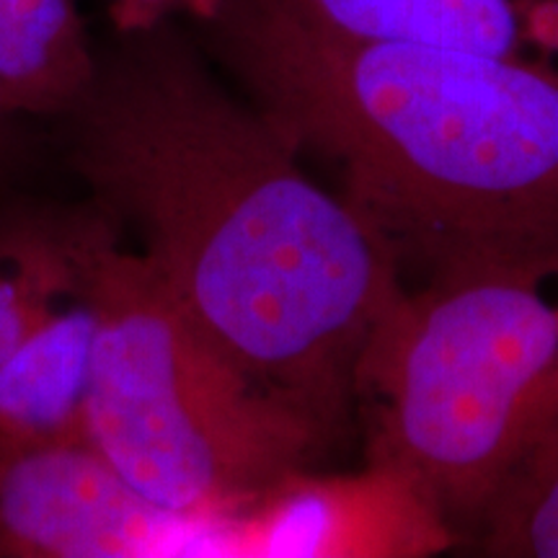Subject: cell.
I'll list each match as a JSON object with an SVG mask.
<instances>
[{
	"label": "cell",
	"instance_id": "cell-1",
	"mask_svg": "<svg viewBox=\"0 0 558 558\" xmlns=\"http://www.w3.org/2000/svg\"><path fill=\"white\" fill-rule=\"evenodd\" d=\"M68 158L177 303L251 383L344 422L399 259L169 21L128 26L62 114Z\"/></svg>",
	"mask_w": 558,
	"mask_h": 558
},
{
	"label": "cell",
	"instance_id": "cell-2",
	"mask_svg": "<svg viewBox=\"0 0 558 558\" xmlns=\"http://www.w3.org/2000/svg\"><path fill=\"white\" fill-rule=\"evenodd\" d=\"M213 58L429 277H558V68L333 37L275 0H194Z\"/></svg>",
	"mask_w": 558,
	"mask_h": 558
},
{
	"label": "cell",
	"instance_id": "cell-3",
	"mask_svg": "<svg viewBox=\"0 0 558 558\" xmlns=\"http://www.w3.org/2000/svg\"><path fill=\"white\" fill-rule=\"evenodd\" d=\"M78 259L96 318L83 435L145 499L222 527L329 445L209 344L101 215L78 218Z\"/></svg>",
	"mask_w": 558,
	"mask_h": 558
},
{
	"label": "cell",
	"instance_id": "cell-4",
	"mask_svg": "<svg viewBox=\"0 0 558 558\" xmlns=\"http://www.w3.org/2000/svg\"><path fill=\"white\" fill-rule=\"evenodd\" d=\"M525 269H463L403 290L357 369L369 463L399 473L452 533L558 435V303Z\"/></svg>",
	"mask_w": 558,
	"mask_h": 558
},
{
	"label": "cell",
	"instance_id": "cell-5",
	"mask_svg": "<svg viewBox=\"0 0 558 558\" xmlns=\"http://www.w3.org/2000/svg\"><path fill=\"white\" fill-rule=\"evenodd\" d=\"M213 530L145 499L86 435L0 437V554L173 556L209 548Z\"/></svg>",
	"mask_w": 558,
	"mask_h": 558
},
{
	"label": "cell",
	"instance_id": "cell-6",
	"mask_svg": "<svg viewBox=\"0 0 558 558\" xmlns=\"http://www.w3.org/2000/svg\"><path fill=\"white\" fill-rule=\"evenodd\" d=\"M226 548L259 556H414L452 543V530L399 473L369 463L362 478L300 473L259 501Z\"/></svg>",
	"mask_w": 558,
	"mask_h": 558
},
{
	"label": "cell",
	"instance_id": "cell-7",
	"mask_svg": "<svg viewBox=\"0 0 558 558\" xmlns=\"http://www.w3.org/2000/svg\"><path fill=\"white\" fill-rule=\"evenodd\" d=\"M333 37L448 47L558 68V0H275Z\"/></svg>",
	"mask_w": 558,
	"mask_h": 558
},
{
	"label": "cell",
	"instance_id": "cell-8",
	"mask_svg": "<svg viewBox=\"0 0 558 558\" xmlns=\"http://www.w3.org/2000/svg\"><path fill=\"white\" fill-rule=\"evenodd\" d=\"M94 68L73 0H0V120L62 117Z\"/></svg>",
	"mask_w": 558,
	"mask_h": 558
},
{
	"label": "cell",
	"instance_id": "cell-9",
	"mask_svg": "<svg viewBox=\"0 0 558 558\" xmlns=\"http://www.w3.org/2000/svg\"><path fill=\"white\" fill-rule=\"evenodd\" d=\"M478 530L488 554L558 558V435L527 460Z\"/></svg>",
	"mask_w": 558,
	"mask_h": 558
},
{
	"label": "cell",
	"instance_id": "cell-10",
	"mask_svg": "<svg viewBox=\"0 0 558 558\" xmlns=\"http://www.w3.org/2000/svg\"><path fill=\"white\" fill-rule=\"evenodd\" d=\"M19 156L21 150H19V137H16V130H13V122L0 120V177L16 163Z\"/></svg>",
	"mask_w": 558,
	"mask_h": 558
}]
</instances>
